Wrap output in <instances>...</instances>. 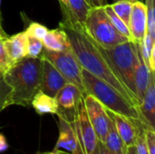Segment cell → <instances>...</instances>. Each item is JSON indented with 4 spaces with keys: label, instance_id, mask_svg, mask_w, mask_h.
<instances>
[{
    "label": "cell",
    "instance_id": "obj_1",
    "mask_svg": "<svg viewBox=\"0 0 155 154\" xmlns=\"http://www.w3.org/2000/svg\"><path fill=\"white\" fill-rule=\"evenodd\" d=\"M59 27L65 32L70 48L80 66L116 89L138 109L139 103L137 99L119 78L110 63L98 48V45L85 33L84 25L70 20L62 19Z\"/></svg>",
    "mask_w": 155,
    "mask_h": 154
},
{
    "label": "cell",
    "instance_id": "obj_2",
    "mask_svg": "<svg viewBox=\"0 0 155 154\" xmlns=\"http://www.w3.org/2000/svg\"><path fill=\"white\" fill-rule=\"evenodd\" d=\"M42 57H24L3 70V78L11 88V103L28 107L40 90Z\"/></svg>",
    "mask_w": 155,
    "mask_h": 154
},
{
    "label": "cell",
    "instance_id": "obj_3",
    "mask_svg": "<svg viewBox=\"0 0 155 154\" xmlns=\"http://www.w3.org/2000/svg\"><path fill=\"white\" fill-rule=\"evenodd\" d=\"M82 75L86 94L94 96L105 109L126 117L140 119L137 107L131 103L116 89L83 68Z\"/></svg>",
    "mask_w": 155,
    "mask_h": 154
},
{
    "label": "cell",
    "instance_id": "obj_4",
    "mask_svg": "<svg viewBox=\"0 0 155 154\" xmlns=\"http://www.w3.org/2000/svg\"><path fill=\"white\" fill-rule=\"evenodd\" d=\"M98 48L110 63L124 85L136 98L134 88V67L137 43L133 40H128L112 47L98 45Z\"/></svg>",
    "mask_w": 155,
    "mask_h": 154
},
{
    "label": "cell",
    "instance_id": "obj_5",
    "mask_svg": "<svg viewBox=\"0 0 155 154\" xmlns=\"http://www.w3.org/2000/svg\"><path fill=\"white\" fill-rule=\"evenodd\" d=\"M84 29L94 43L103 47H112L130 40L115 29L104 6L91 7L84 23Z\"/></svg>",
    "mask_w": 155,
    "mask_h": 154
},
{
    "label": "cell",
    "instance_id": "obj_6",
    "mask_svg": "<svg viewBox=\"0 0 155 154\" xmlns=\"http://www.w3.org/2000/svg\"><path fill=\"white\" fill-rule=\"evenodd\" d=\"M40 55L48 60L58 70L67 83L77 86L82 91L84 96L86 94L83 83L82 67L77 62L71 48L62 52H54L44 48Z\"/></svg>",
    "mask_w": 155,
    "mask_h": 154
},
{
    "label": "cell",
    "instance_id": "obj_7",
    "mask_svg": "<svg viewBox=\"0 0 155 154\" xmlns=\"http://www.w3.org/2000/svg\"><path fill=\"white\" fill-rule=\"evenodd\" d=\"M74 130L82 149L83 154H93L98 143L95 132L88 119L84 96H82L76 105L74 117Z\"/></svg>",
    "mask_w": 155,
    "mask_h": 154
},
{
    "label": "cell",
    "instance_id": "obj_8",
    "mask_svg": "<svg viewBox=\"0 0 155 154\" xmlns=\"http://www.w3.org/2000/svg\"><path fill=\"white\" fill-rule=\"evenodd\" d=\"M84 102L88 119L95 132L97 139L104 143L109 129L111 118L104 106L91 94H85Z\"/></svg>",
    "mask_w": 155,
    "mask_h": 154
},
{
    "label": "cell",
    "instance_id": "obj_9",
    "mask_svg": "<svg viewBox=\"0 0 155 154\" xmlns=\"http://www.w3.org/2000/svg\"><path fill=\"white\" fill-rule=\"evenodd\" d=\"M56 115L58 116L59 136L54 151L61 154H83L74 121H69L61 114Z\"/></svg>",
    "mask_w": 155,
    "mask_h": 154
},
{
    "label": "cell",
    "instance_id": "obj_10",
    "mask_svg": "<svg viewBox=\"0 0 155 154\" xmlns=\"http://www.w3.org/2000/svg\"><path fill=\"white\" fill-rule=\"evenodd\" d=\"M82 96L84 94L77 86L66 83L55 96L58 103L56 114H61L69 121H74L75 108Z\"/></svg>",
    "mask_w": 155,
    "mask_h": 154
},
{
    "label": "cell",
    "instance_id": "obj_11",
    "mask_svg": "<svg viewBox=\"0 0 155 154\" xmlns=\"http://www.w3.org/2000/svg\"><path fill=\"white\" fill-rule=\"evenodd\" d=\"M107 113L112 119L115 130L123 141L124 144L133 146L135 144L136 136L141 124V119H134L107 110Z\"/></svg>",
    "mask_w": 155,
    "mask_h": 154
},
{
    "label": "cell",
    "instance_id": "obj_12",
    "mask_svg": "<svg viewBox=\"0 0 155 154\" xmlns=\"http://www.w3.org/2000/svg\"><path fill=\"white\" fill-rule=\"evenodd\" d=\"M66 83V80L58 72V70L48 60L42 57L40 91L49 96L55 97Z\"/></svg>",
    "mask_w": 155,
    "mask_h": 154
},
{
    "label": "cell",
    "instance_id": "obj_13",
    "mask_svg": "<svg viewBox=\"0 0 155 154\" xmlns=\"http://www.w3.org/2000/svg\"><path fill=\"white\" fill-rule=\"evenodd\" d=\"M128 27L132 40L141 43L147 32V13L143 1L135 0L133 4Z\"/></svg>",
    "mask_w": 155,
    "mask_h": 154
},
{
    "label": "cell",
    "instance_id": "obj_14",
    "mask_svg": "<svg viewBox=\"0 0 155 154\" xmlns=\"http://www.w3.org/2000/svg\"><path fill=\"white\" fill-rule=\"evenodd\" d=\"M153 74L154 73H153L149 66L145 64L141 53L140 44L139 43H137L136 61L134 67V88L139 105L144 96V93L149 86V84Z\"/></svg>",
    "mask_w": 155,
    "mask_h": 154
},
{
    "label": "cell",
    "instance_id": "obj_15",
    "mask_svg": "<svg viewBox=\"0 0 155 154\" xmlns=\"http://www.w3.org/2000/svg\"><path fill=\"white\" fill-rule=\"evenodd\" d=\"M140 119L155 129V84L154 74L153 75L144 96L138 107Z\"/></svg>",
    "mask_w": 155,
    "mask_h": 154
},
{
    "label": "cell",
    "instance_id": "obj_16",
    "mask_svg": "<svg viewBox=\"0 0 155 154\" xmlns=\"http://www.w3.org/2000/svg\"><path fill=\"white\" fill-rule=\"evenodd\" d=\"M26 38L27 34L25 31H23L4 39L5 49L10 64L26 56Z\"/></svg>",
    "mask_w": 155,
    "mask_h": 154
},
{
    "label": "cell",
    "instance_id": "obj_17",
    "mask_svg": "<svg viewBox=\"0 0 155 154\" xmlns=\"http://www.w3.org/2000/svg\"><path fill=\"white\" fill-rule=\"evenodd\" d=\"M91 5L87 0H66V8L61 10L63 19L84 25Z\"/></svg>",
    "mask_w": 155,
    "mask_h": 154
},
{
    "label": "cell",
    "instance_id": "obj_18",
    "mask_svg": "<svg viewBox=\"0 0 155 154\" xmlns=\"http://www.w3.org/2000/svg\"><path fill=\"white\" fill-rule=\"evenodd\" d=\"M42 42L44 48L50 51L62 52L70 49V44L67 35L65 32L60 27L48 30Z\"/></svg>",
    "mask_w": 155,
    "mask_h": 154
},
{
    "label": "cell",
    "instance_id": "obj_19",
    "mask_svg": "<svg viewBox=\"0 0 155 154\" xmlns=\"http://www.w3.org/2000/svg\"><path fill=\"white\" fill-rule=\"evenodd\" d=\"M31 106L39 115L56 114L58 111V103L55 97L49 96L40 90L33 97Z\"/></svg>",
    "mask_w": 155,
    "mask_h": 154
},
{
    "label": "cell",
    "instance_id": "obj_20",
    "mask_svg": "<svg viewBox=\"0 0 155 154\" xmlns=\"http://www.w3.org/2000/svg\"><path fill=\"white\" fill-rule=\"evenodd\" d=\"M104 143L112 154H125L126 146L124 144L123 141L118 135L112 119Z\"/></svg>",
    "mask_w": 155,
    "mask_h": 154
},
{
    "label": "cell",
    "instance_id": "obj_21",
    "mask_svg": "<svg viewBox=\"0 0 155 154\" xmlns=\"http://www.w3.org/2000/svg\"><path fill=\"white\" fill-rule=\"evenodd\" d=\"M135 0H119L110 5L114 12L123 20V22L128 25L129 19L132 12L133 4Z\"/></svg>",
    "mask_w": 155,
    "mask_h": 154
},
{
    "label": "cell",
    "instance_id": "obj_22",
    "mask_svg": "<svg viewBox=\"0 0 155 154\" xmlns=\"http://www.w3.org/2000/svg\"><path fill=\"white\" fill-rule=\"evenodd\" d=\"M104 9L105 11V13L107 14L110 21L112 22V24L114 25V26L115 27V29L123 35L126 36L127 38H129L130 40H132V36L130 34V30L127 25H125L123 20L114 12V10L112 9L111 5L106 4L105 5H104Z\"/></svg>",
    "mask_w": 155,
    "mask_h": 154
},
{
    "label": "cell",
    "instance_id": "obj_23",
    "mask_svg": "<svg viewBox=\"0 0 155 154\" xmlns=\"http://www.w3.org/2000/svg\"><path fill=\"white\" fill-rule=\"evenodd\" d=\"M44 49L42 40L35 38L27 34L26 38V56L27 57H39Z\"/></svg>",
    "mask_w": 155,
    "mask_h": 154
},
{
    "label": "cell",
    "instance_id": "obj_24",
    "mask_svg": "<svg viewBox=\"0 0 155 154\" xmlns=\"http://www.w3.org/2000/svg\"><path fill=\"white\" fill-rule=\"evenodd\" d=\"M144 5L147 13V33L155 39L154 0H145Z\"/></svg>",
    "mask_w": 155,
    "mask_h": 154
},
{
    "label": "cell",
    "instance_id": "obj_25",
    "mask_svg": "<svg viewBox=\"0 0 155 154\" xmlns=\"http://www.w3.org/2000/svg\"><path fill=\"white\" fill-rule=\"evenodd\" d=\"M146 125L147 124L144 123L141 120V124L139 127V131H138L135 144H134L137 154H149L147 145H146V142H145V134H144V130H145Z\"/></svg>",
    "mask_w": 155,
    "mask_h": 154
},
{
    "label": "cell",
    "instance_id": "obj_26",
    "mask_svg": "<svg viewBox=\"0 0 155 154\" xmlns=\"http://www.w3.org/2000/svg\"><path fill=\"white\" fill-rule=\"evenodd\" d=\"M25 31L28 35L37 38L39 40H43L44 37L45 36L46 33L48 32V29L45 25H43L39 23L32 22V23H30V25Z\"/></svg>",
    "mask_w": 155,
    "mask_h": 154
},
{
    "label": "cell",
    "instance_id": "obj_27",
    "mask_svg": "<svg viewBox=\"0 0 155 154\" xmlns=\"http://www.w3.org/2000/svg\"><path fill=\"white\" fill-rule=\"evenodd\" d=\"M0 104H5L7 106L11 103V88L5 84L3 78V69L0 70Z\"/></svg>",
    "mask_w": 155,
    "mask_h": 154
},
{
    "label": "cell",
    "instance_id": "obj_28",
    "mask_svg": "<svg viewBox=\"0 0 155 154\" xmlns=\"http://www.w3.org/2000/svg\"><path fill=\"white\" fill-rule=\"evenodd\" d=\"M4 39L5 38L0 36V66L2 69H5L10 64V61L7 57V54L5 49Z\"/></svg>",
    "mask_w": 155,
    "mask_h": 154
},
{
    "label": "cell",
    "instance_id": "obj_29",
    "mask_svg": "<svg viewBox=\"0 0 155 154\" xmlns=\"http://www.w3.org/2000/svg\"><path fill=\"white\" fill-rule=\"evenodd\" d=\"M93 154H112V153L108 151V149L106 148V146L104 145V143H102V142L98 141L97 145H96V147H95V150H94V153Z\"/></svg>",
    "mask_w": 155,
    "mask_h": 154
},
{
    "label": "cell",
    "instance_id": "obj_30",
    "mask_svg": "<svg viewBox=\"0 0 155 154\" xmlns=\"http://www.w3.org/2000/svg\"><path fill=\"white\" fill-rule=\"evenodd\" d=\"M8 149L7 141L3 133H0V152H4Z\"/></svg>",
    "mask_w": 155,
    "mask_h": 154
},
{
    "label": "cell",
    "instance_id": "obj_31",
    "mask_svg": "<svg viewBox=\"0 0 155 154\" xmlns=\"http://www.w3.org/2000/svg\"><path fill=\"white\" fill-rule=\"evenodd\" d=\"M91 7L104 6L107 4V0H87Z\"/></svg>",
    "mask_w": 155,
    "mask_h": 154
},
{
    "label": "cell",
    "instance_id": "obj_32",
    "mask_svg": "<svg viewBox=\"0 0 155 154\" xmlns=\"http://www.w3.org/2000/svg\"><path fill=\"white\" fill-rule=\"evenodd\" d=\"M125 154H137L136 153V149L135 146H127L126 147V151H125Z\"/></svg>",
    "mask_w": 155,
    "mask_h": 154
},
{
    "label": "cell",
    "instance_id": "obj_33",
    "mask_svg": "<svg viewBox=\"0 0 155 154\" xmlns=\"http://www.w3.org/2000/svg\"><path fill=\"white\" fill-rule=\"evenodd\" d=\"M0 36L3 37V38H6L8 35L6 34V33L5 32L4 28H3V25H2V21H0Z\"/></svg>",
    "mask_w": 155,
    "mask_h": 154
},
{
    "label": "cell",
    "instance_id": "obj_34",
    "mask_svg": "<svg viewBox=\"0 0 155 154\" xmlns=\"http://www.w3.org/2000/svg\"><path fill=\"white\" fill-rule=\"evenodd\" d=\"M58 1H59V4H60L61 10L65 9L66 8V0H58Z\"/></svg>",
    "mask_w": 155,
    "mask_h": 154
},
{
    "label": "cell",
    "instance_id": "obj_35",
    "mask_svg": "<svg viewBox=\"0 0 155 154\" xmlns=\"http://www.w3.org/2000/svg\"><path fill=\"white\" fill-rule=\"evenodd\" d=\"M6 107H8L7 105H5V104H0V113L1 112H3Z\"/></svg>",
    "mask_w": 155,
    "mask_h": 154
},
{
    "label": "cell",
    "instance_id": "obj_36",
    "mask_svg": "<svg viewBox=\"0 0 155 154\" xmlns=\"http://www.w3.org/2000/svg\"><path fill=\"white\" fill-rule=\"evenodd\" d=\"M38 154H61V153H59V152H56L53 151V152H45V153H38Z\"/></svg>",
    "mask_w": 155,
    "mask_h": 154
},
{
    "label": "cell",
    "instance_id": "obj_37",
    "mask_svg": "<svg viewBox=\"0 0 155 154\" xmlns=\"http://www.w3.org/2000/svg\"><path fill=\"white\" fill-rule=\"evenodd\" d=\"M3 20V17H2V13H1V0H0V21Z\"/></svg>",
    "mask_w": 155,
    "mask_h": 154
},
{
    "label": "cell",
    "instance_id": "obj_38",
    "mask_svg": "<svg viewBox=\"0 0 155 154\" xmlns=\"http://www.w3.org/2000/svg\"><path fill=\"white\" fill-rule=\"evenodd\" d=\"M114 2H116V1H119V0H114Z\"/></svg>",
    "mask_w": 155,
    "mask_h": 154
},
{
    "label": "cell",
    "instance_id": "obj_39",
    "mask_svg": "<svg viewBox=\"0 0 155 154\" xmlns=\"http://www.w3.org/2000/svg\"><path fill=\"white\" fill-rule=\"evenodd\" d=\"M1 69H2V68H1V66H0V70H1ZM3 70H4V69H3Z\"/></svg>",
    "mask_w": 155,
    "mask_h": 154
},
{
    "label": "cell",
    "instance_id": "obj_40",
    "mask_svg": "<svg viewBox=\"0 0 155 154\" xmlns=\"http://www.w3.org/2000/svg\"><path fill=\"white\" fill-rule=\"evenodd\" d=\"M139 1H143V0H139Z\"/></svg>",
    "mask_w": 155,
    "mask_h": 154
}]
</instances>
